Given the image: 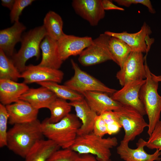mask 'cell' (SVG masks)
I'll use <instances>...</instances> for the list:
<instances>
[{"instance_id":"14","label":"cell","mask_w":161,"mask_h":161,"mask_svg":"<svg viewBox=\"0 0 161 161\" xmlns=\"http://www.w3.org/2000/svg\"><path fill=\"white\" fill-rule=\"evenodd\" d=\"M128 143L122 140L117 148V152L121 159L125 161H160L161 152L156 150L153 154H150L144 150L146 141L140 138L136 143L137 148L132 149L129 146Z\"/></svg>"},{"instance_id":"16","label":"cell","mask_w":161,"mask_h":161,"mask_svg":"<svg viewBox=\"0 0 161 161\" xmlns=\"http://www.w3.org/2000/svg\"><path fill=\"white\" fill-rule=\"evenodd\" d=\"M152 33L150 27L145 22L138 32L129 33L126 31L115 32L109 31L104 33L108 35L120 39L126 44L131 48L132 52L147 53V48L145 38L147 34Z\"/></svg>"},{"instance_id":"18","label":"cell","mask_w":161,"mask_h":161,"mask_svg":"<svg viewBox=\"0 0 161 161\" xmlns=\"http://www.w3.org/2000/svg\"><path fill=\"white\" fill-rule=\"evenodd\" d=\"M26 27L19 21L11 27L0 31V49L7 57L13 55L16 44L21 40V35Z\"/></svg>"},{"instance_id":"9","label":"cell","mask_w":161,"mask_h":161,"mask_svg":"<svg viewBox=\"0 0 161 161\" xmlns=\"http://www.w3.org/2000/svg\"><path fill=\"white\" fill-rule=\"evenodd\" d=\"M144 61L145 57L142 53L131 52L116 75L120 85L123 86L129 82L146 78Z\"/></svg>"},{"instance_id":"34","label":"cell","mask_w":161,"mask_h":161,"mask_svg":"<svg viewBox=\"0 0 161 161\" xmlns=\"http://www.w3.org/2000/svg\"><path fill=\"white\" fill-rule=\"evenodd\" d=\"M113 1L119 5L127 7H129L132 4H141L146 6L150 13H155L149 0H114Z\"/></svg>"},{"instance_id":"22","label":"cell","mask_w":161,"mask_h":161,"mask_svg":"<svg viewBox=\"0 0 161 161\" xmlns=\"http://www.w3.org/2000/svg\"><path fill=\"white\" fill-rule=\"evenodd\" d=\"M40 48L42 50V59L38 65L59 69L63 61L58 53L57 41L46 35L41 41Z\"/></svg>"},{"instance_id":"40","label":"cell","mask_w":161,"mask_h":161,"mask_svg":"<svg viewBox=\"0 0 161 161\" xmlns=\"http://www.w3.org/2000/svg\"><path fill=\"white\" fill-rule=\"evenodd\" d=\"M154 76L155 78L159 82H161V75L156 76L154 74Z\"/></svg>"},{"instance_id":"12","label":"cell","mask_w":161,"mask_h":161,"mask_svg":"<svg viewBox=\"0 0 161 161\" xmlns=\"http://www.w3.org/2000/svg\"><path fill=\"white\" fill-rule=\"evenodd\" d=\"M93 40L90 37H79L65 34L57 41L61 59L63 61L70 56L79 55L92 44Z\"/></svg>"},{"instance_id":"7","label":"cell","mask_w":161,"mask_h":161,"mask_svg":"<svg viewBox=\"0 0 161 161\" xmlns=\"http://www.w3.org/2000/svg\"><path fill=\"white\" fill-rule=\"evenodd\" d=\"M114 112L124 130L125 134L122 140L124 142L129 143L133 140L148 126L143 116L131 106L123 105L120 109Z\"/></svg>"},{"instance_id":"30","label":"cell","mask_w":161,"mask_h":161,"mask_svg":"<svg viewBox=\"0 0 161 161\" xmlns=\"http://www.w3.org/2000/svg\"><path fill=\"white\" fill-rule=\"evenodd\" d=\"M80 156L70 148L59 149L55 152L47 161H79Z\"/></svg>"},{"instance_id":"36","label":"cell","mask_w":161,"mask_h":161,"mask_svg":"<svg viewBox=\"0 0 161 161\" xmlns=\"http://www.w3.org/2000/svg\"><path fill=\"white\" fill-rule=\"evenodd\" d=\"M101 4L102 7L105 10H115L123 11L125 10L123 8L115 5L110 0H102Z\"/></svg>"},{"instance_id":"19","label":"cell","mask_w":161,"mask_h":161,"mask_svg":"<svg viewBox=\"0 0 161 161\" xmlns=\"http://www.w3.org/2000/svg\"><path fill=\"white\" fill-rule=\"evenodd\" d=\"M69 103L74 108L76 116L82 122L81 125L78 132V135L92 132L95 120L98 115L91 109L85 98L70 101Z\"/></svg>"},{"instance_id":"10","label":"cell","mask_w":161,"mask_h":161,"mask_svg":"<svg viewBox=\"0 0 161 161\" xmlns=\"http://www.w3.org/2000/svg\"><path fill=\"white\" fill-rule=\"evenodd\" d=\"M145 82V79L129 82L112 95L111 97L122 105L134 108L144 116L146 113L140 99L139 92Z\"/></svg>"},{"instance_id":"11","label":"cell","mask_w":161,"mask_h":161,"mask_svg":"<svg viewBox=\"0 0 161 161\" xmlns=\"http://www.w3.org/2000/svg\"><path fill=\"white\" fill-rule=\"evenodd\" d=\"M64 73L59 69L30 64L26 66L21 73V78L26 84L34 83L51 81L60 83L64 78Z\"/></svg>"},{"instance_id":"15","label":"cell","mask_w":161,"mask_h":161,"mask_svg":"<svg viewBox=\"0 0 161 161\" xmlns=\"http://www.w3.org/2000/svg\"><path fill=\"white\" fill-rule=\"evenodd\" d=\"M5 106L10 124L30 123L37 119L39 110L26 101L19 100Z\"/></svg>"},{"instance_id":"26","label":"cell","mask_w":161,"mask_h":161,"mask_svg":"<svg viewBox=\"0 0 161 161\" xmlns=\"http://www.w3.org/2000/svg\"><path fill=\"white\" fill-rule=\"evenodd\" d=\"M110 52L116 63L121 68L132 50L125 42L111 37L109 42Z\"/></svg>"},{"instance_id":"2","label":"cell","mask_w":161,"mask_h":161,"mask_svg":"<svg viewBox=\"0 0 161 161\" xmlns=\"http://www.w3.org/2000/svg\"><path fill=\"white\" fill-rule=\"evenodd\" d=\"M81 125L76 115L71 113L55 123H49L47 118L41 123L44 136L62 149L69 148L72 145Z\"/></svg>"},{"instance_id":"39","label":"cell","mask_w":161,"mask_h":161,"mask_svg":"<svg viewBox=\"0 0 161 161\" xmlns=\"http://www.w3.org/2000/svg\"><path fill=\"white\" fill-rule=\"evenodd\" d=\"M149 35V34H147L146 35L145 38V41L147 48V52L146 55H147L150 49L151 45L154 42V38L150 37Z\"/></svg>"},{"instance_id":"42","label":"cell","mask_w":161,"mask_h":161,"mask_svg":"<svg viewBox=\"0 0 161 161\" xmlns=\"http://www.w3.org/2000/svg\"></svg>"},{"instance_id":"6","label":"cell","mask_w":161,"mask_h":161,"mask_svg":"<svg viewBox=\"0 0 161 161\" xmlns=\"http://www.w3.org/2000/svg\"><path fill=\"white\" fill-rule=\"evenodd\" d=\"M71 62L74 75L64 83L70 89L81 94L86 92L96 91L112 95L117 91L82 70L73 59Z\"/></svg>"},{"instance_id":"3","label":"cell","mask_w":161,"mask_h":161,"mask_svg":"<svg viewBox=\"0 0 161 161\" xmlns=\"http://www.w3.org/2000/svg\"><path fill=\"white\" fill-rule=\"evenodd\" d=\"M146 73L145 82L139 92L140 98L144 106L148 123L147 133L149 136L160 120L161 114V96L158 94V81L151 72L145 57Z\"/></svg>"},{"instance_id":"17","label":"cell","mask_w":161,"mask_h":161,"mask_svg":"<svg viewBox=\"0 0 161 161\" xmlns=\"http://www.w3.org/2000/svg\"><path fill=\"white\" fill-rule=\"evenodd\" d=\"M108 94L96 91L86 92L82 94L90 107L98 115L106 111H116L123 105Z\"/></svg>"},{"instance_id":"31","label":"cell","mask_w":161,"mask_h":161,"mask_svg":"<svg viewBox=\"0 0 161 161\" xmlns=\"http://www.w3.org/2000/svg\"><path fill=\"white\" fill-rule=\"evenodd\" d=\"M9 115L6 106L0 104V147L7 146V123Z\"/></svg>"},{"instance_id":"37","label":"cell","mask_w":161,"mask_h":161,"mask_svg":"<svg viewBox=\"0 0 161 161\" xmlns=\"http://www.w3.org/2000/svg\"><path fill=\"white\" fill-rule=\"evenodd\" d=\"M79 161H98L96 158L90 154H83L80 156Z\"/></svg>"},{"instance_id":"21","label":"cell","mask_w":161,"mask_h":161,"mask_svg":"<svg viewBox=\"0 0 161 161\" xmlns=\"http://www.w3.org/2000/svg\"><path fill=\"white\" fill-rule=\"evenodd\" d=\"M57 97L48 89L44 86L36 88H29L19 98L26 101L35 108L39 109L48 108L50 104Z\"/></svg>"},{"instance_id":"28","label":"cell","mask_w":161,"mask_h":161,"mask_svg":"<svg viewBox=\"0 0 161 161\" xmlns=\"http://www.w3.org/2000/svg\"><path fill=\"white\" fill-rule=\"evenodd\" d=\"M21 78V73L0 49V79H7L16 82Z\"/></svg>"},{"instance_id":"41","label":"cell","mask_w":161,"mask_h":161,"mask_svg":"<svg viewBox=\"0 0 161 161\" xmlns=\"http://www.w3.org/2000/svg\"><path fill=\"white\" fill-rule=\"evenodd\" d=\"M107 161H112L111 159H109V160Z\"/></svg>"},{"instance_id":"8","label":"cell","mask_w":161,"mask_h":161,"mask_svg":"<svg viewBox=\"0 0 161 161\" xmlns=\"http://www.w3.org/2000/svg\"><path fill=\"white\" fill-rule=\"evenodd\" d=\"M111 37L105 33L93 39L92 44L79 55L78 61L84 66H91L109 60L114 62L109 49Z\"/></svg>"},{"instance_id":"25","label":"cell","mask_w":161,"mask_h":161,"mask_svg":"<svg viewBox=\"0 0 161 161\" xmlns=\"http://www.w3.org/2000/svg\"><path fill=\"white\" fill-rule=\"evenodd\" d=\"M38 84L47 88L53 92L58 98L70 101L81 100L84 96L72 90L65 85H61L55 82L47 81L37 83Z\"/></svg>"},{"instance_id":"13","label":"cell","mask_w":161,"mask_h":161,"mask_svg":"<svg viewBox=\"0 0 161 161\" xmlns=\"http://www.w3.org/2000/svg\"><path fill=\"white\" fill-rule=\"evenodd\" d=\"M101 0H73L72 5L76 14L88 21L91 26H95L105 16Z\"/></svg>"},{"instance_id":"4","label":"cell","mask_w":161,"mask_h":161,"mask_svg":"<svg viewBox=\"0 0 161 161\" xmlns=\"http://www.w3.org/2000/svg\"><path fill=\"white\" fill-rule=\"evenodd\" d=\"M117 144L116 137L103 138L96 135L92 132L78 135L69 148L79 154L95 155L98 161H107L111 155V149Z\"/></svg>"},{"instance_id":"24","label":"cell","mask_w":161,"mask_h":161,"mask_svg":"<svg viewBox=\"0 0 161 161\" xmlns=\"http://www.w3.org/2000/svg\"><path fill=\"white\" fill-rule=\"evenodd\" d=\"M44 26L47 35L56 41L65 34L63 31V22L61 16L52 11H49L44 19Z\"/></svg>"},{"instance_id":"27","label":"cell","mask_w":161,"mask_h":161,"mask_svg":"<svg viewBox=\"0 0 161 161\" xmlns=\"http://www.w3.org/2000/svg\"><path fill=\"white\" fill-rule=\"evenodd\" d=\"M72 108L66 100L57 97L48 108L50 112V116L47 119L50 123H57L70 113Z\"/></svg>"},{"instance_id":"32","label":"cell","mask_w":161,"mask_h":161,"mask_svg":"<svg viewBox=\"0 0 161 161\" xmlns=\"http://www.w3.org/2000/svg\"><path fill=\"white\" fill-rule=\"evenodd\" d=\"M146 141V147L149 149L161 151V120L155 126L154 129Z\"/></svg>"},{"instance_id":"23","label":"cell","mask_w":161,"mask_h":161,"mask_svg":"<svg viewBox=\"0 0 161 161\" xmlns=\"http://www.w3.org/2000/svg\"><path fill=\"white\" fill-rule=\"evenodd\" d=\"M60 147L50 140H41L32 147L25 157V161H47Z\"/></svg>"},{"instance_id":"20","label":"cell","mask_w":161,"mask_h":161,"mask_svg":"<svg viewBox=\"0 0 161 161\" xmlns=\"http://www.w3.org/2000/svg\"><path fill=\"white\" fill-rule=\"evenodd\" d=\"M26 84L10 80L0 79V101L6 106L19 100L21 96L29 89Z\"/></svg>"},{"instance_id":"38","label":"cell","mask_w":161,"mask_h":161,"mask_svg":"<svg viewBox=\"0 0 161 161\" xmlns=\"http://www.w3.org/2000/svg\"><path fill=\"white\" fill-rule=\"evenodd\" d=\"M15 0H1V4L4 7L8 8L10 10L12 9Z\"/></svg>"},{"instance_id":"5","label":"cell","mask_w":161,"mask_h":161,"mask_svg":"<svg viewBox=\"0 0 161 161\" xmlns=\"http://www.w3.org/2000/svg\"><path fill=\"white\" fill-rule=\"evenodd\" d=\"M46 35L43 25L30 30L22 36L21 48L17 53L13 54L11 59L21 73L25 69L26 63L28 60L34 57L37 60L39 59L40 44Z\"/></svg>"},{"instance_id":"33","label":"cell","mask_w":161,"mask_h":161,"mask_svg":"<svg viewBox=\"0 0 161 161\" xmlns=\"http://www.w3.org/2000/svg\"><path fill=\"white\" fill-rule=\"evenodd\" d=\"M34 1L33 0H16L10 13L11 23H14L19 21V16L23 10L31 5Z\"/></svg>"},{"instance_id":"29","label":"cell","mask_w":161,"mask_h":161,"mask_svg":"<svg viewBox=\"0 0 161 161\" xmlns=\"http://www.w3.org/2000/svg\"><path fill=\"white\" fill-rule=\"evenodd\" d=\"M100 115L105 122L107 132L110 134L118 133L122 127L119 120L113 111H106Z\"/></svg>"},{"instance_id":"35","label":"cell","mask_w":161,"mask_h":161,"mask_svg":"<svg viewBox=\"0 0 161 161\" xmlns=\"http://www.w3.org/2000/svg\"><path fill=\"white\" fill-rule=\"evenodd\" d=\"M93 132L96 135L101 137L107 134L106 124L100 115H97L95 118Z\"/></svg>"},{"instance_id":"1","label":"cell","mask_w":161,"mask_h":161,"mask_svg":"<svg viewBox=\"0 0 161 161\" xmlns=\"http://www.w3.org/2000/svg\"><path fill=\"white\" fill-rule=\"evenodd\" d=\"M43 136L41 123L38 119L30 123L15 124L7 131V146L15 154L25 158Z\"/></svg>"}]
</instances>
